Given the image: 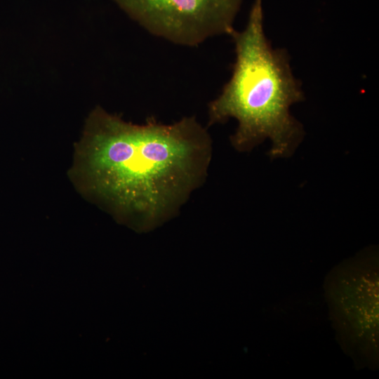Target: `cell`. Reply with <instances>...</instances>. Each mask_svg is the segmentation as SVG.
Here are the masks:
<instances>
[{
    "instance_id": "cell-1",
    "label": "cell",
    "mask_w": 379,
    "mask_h": 379,
    "mask_svg": "<svg viewBox=\"0 0 379 379\" xmlns=\"http://www.w3.org/2000/svg\"><path fill=\"white\" fill-rule=\"evenodd\" d=\"M75 156L80 188L145 230L171 218L202 182L211 140L194 117L137 125L97 107Z\"/></svg>"
},
{
    "instance_id": "cell-2",
    "label": "cell",
    "mask_w": 379,
    "mask_h": 379,
    "mask_svg": "<svg viewBox=\"0 0 379 379\" xmlns=\"http://www.w3.org/2000/svg\"><path fill=\"white\" fill-rule=\"evenodd\" d=\"M231 36L236 60L230 79L209 105V124L234 118L238 127L231 141L236 149L248 151L270 138V156L286 157L302 137L290 107L304 95L286 51L274 48L265 36L262 0H255L245 29Z\"/></svg>"
},
{
    "instance_id": "cell-3",
    "label": "cell",
    "mask_w": 379,
    "mask_h": 379,
    "mask_svg": "<svg viewBox=\"0 0 379 379\" xmlns=\"http://www.w3.org/2000/svg\"><path fill=\"white\" fill-rule=\"evenodd\" d=\"M150 33L183 46L234 32L241 0H115Z\"/></svg>"
}]
</instances>
